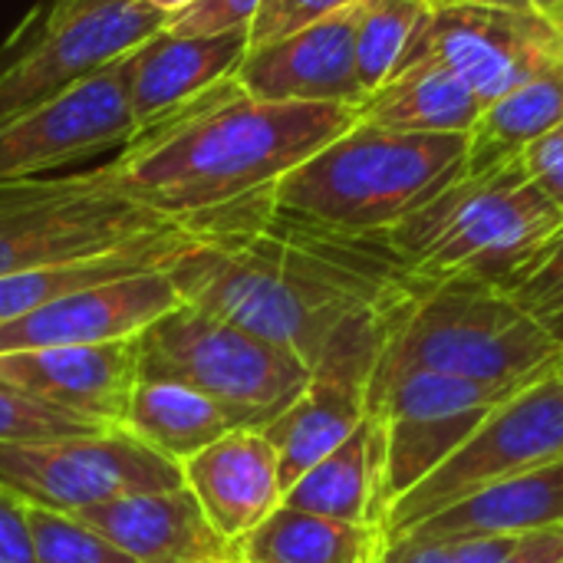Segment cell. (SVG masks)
<instances>
[{"label":"cell","mask_w":563,"mask_h":563,"mask_svg":"<svg viewBox=\"0 0 563 563\" xmlns=\"http://www.w3.org/2000/svg\"><path fill=\"white\" fill-rule=\"evenodd\" d=\"M383 310L353 317L310 366L307 389L264 435L277 449L284 492L323 462L369 416V383L383 340Z\"/></svg>","instance_id":"cell-13"},{"label":"cell","mask_w":563,"mask_h":563,"mask_svg":"<svg viewBox=\"0 0 563 563\" xmlns=\"http://www.w3.org/2000/svg\"><path fill=\"white\" fill-rule=\"evenodd\" d=\"M561 234L563 211L515 158L465 168L383 238L416 280L482 284L511 294Z\"/></svg>","instance_id":"cell-3"},{"label":"cell","mask_w":563,"mask_h":563,"mask_svg":"<svg viewBox=\"0 0 563 563\" xmlns=\"http://www.w3.org/2000/svg\"><path fill=\"white\" fill-rule=\"evenodd\" d=\"M521 168L563 211V122L521 152Z\"/></svg>","instance_id":"cell-35"},{"label":"cell","mask_w":563,"mask_h":563,"mask_svg":"<svg viewBox=\"0 0 563 563\" xmlns=\"http://www.w3.org/2000/svg\"><path fill=\"white\" fill-rule=\"evenodd\" d=\"M195 244L168 267L201 307L313 366L360 313L389 307L416 277L386 238L340 234L274 205V188L191 214Z\"/></svg>","instance_id":"cell-1"},{"label":"cell","mask_w":563,"mask_h":563,"mask_svg":"<svg viewBox=\"0 0 563 563\" xmlns=\"http://www.w3.org/2000/svg\"><path fill=\"white\" fill-rule=\"evenodd\" d=\"M185 488L198 498L214 531L238 544L284 505L280 459L264 429H234L181 465Z\"/></svg>","instance_id":"cell-18"},{"label":"cell","mask_w":563,"mask_h":563,"mask_svg":"<svg viewBox=\"0 0 563 563\" xmlns=\"http://www.w3.org/2000/svg\"><path fill=\"white\" fill-rule=\"evenodd\" d=\"M122 429L152 452L172 459L175 465H185L241 426L228 409L185 383L139 379Z\"/></svg>","instance_id":"cell-25"},{"label":"cell","mask_w":563,"mask_h":563,"mask_svg":"<svg viewBox=\"0 0 563 563\" xmlns=\"http://www.w3.org/2000/svg\"><path fill=\"white\" fill-rule=\"evenodd\" d=\"M383 531L280 505L241 544V563H376Z\"/></svg>","instance_id":"cell-26"},{"label":"cell","mask_w":563,"mask_h":563,"mask_svg":"<svg viewBox=\"0 0 563 563\" xmlns=\"http://www.w3.org/2000/svg\"><path fill=\"white\" fill-rule=\"evenodd\" d=\"M498 563H563V525L515 538Z\"/></svg>","instance_id":"cell-37"},{"label":"cell","mask_w":563,"mask_h":563,"mask_svg":"<svg viewBox=\"0 0 563 563\" xmlns=\"http://www.w3.org/2000/svg\"><path fill=\"white\" fill-rule=\"evenodd\" d=\"M356 125L360 106L261 102L228 76L201 99L142 125L99 168L122 195L168 218H191L274 188Z\"/></svg>","instance_id":"cell-2"},{"label":"cell","mask_w":563,"mask_h":563,"mask_svg":"<svg viewBox=\"0 0 563 563\" xmlns=\"http://www.w3.org/2000/svg\"><path fill=\"white\" fill-rule=\"evenodd\" d=\"M208 563H241V561H208Z\"/></svg>","instance_id":"cell-41"},{"label":"cell","mask_w":563,"mask_h":563,"mask_svg":"<svg viewBox=\"0 0 563 563\" xmlns=\"http://www.w3.org/2000/svg\"><path fill=\"white\" fill-rule=\"evenodd\" d=\"M360 0H261L251 26H247V53L280 43Z\"/></svg>","instance_id":"cell-33"},{"label":"cell","mask_w":563,"mask_h":563,"mask_svg":"<svg viewBox=\"0 0 563 563\" xmlns=\"http://www.w3.org/2000/svg\"><path fill=\"white\" fill-rule=\"evenodd\" d=\"M482 112L485 102L465 79L435 59H416L393 82L366 96L360 122L409 135H459L472 132Z\"/></svg>","instance_id":"cell-24"},{"label":"cell","mask_w":563,"mask_h":563,"mask_svg":"<svg viewBox=\"0 0 563 563\" xmlns=\"http://www.w3.org/2000/svg\"><path fill=\"white\" fill-rule=\"evenodd\" d=\"M181 303L185 300L168 271L122 277L0 323V353L135 340Z\"/></svg>","instance_id":"cell-15"},{"label":"cell","mask_w":563,"mask_h":563,"mask_svg":"<svg viewBox=\"0 0 563 563\" xmlns=\"http://www.w3.org/2000/svg\"><path fill=\"white\" fill-rule=\"evenodd\" d=\"M521 383H488L445 373H406L369 389V412L383 426V501L389 508L429 478ZM386 521V518H383Z\"/></svg>","instance_id":"cell-11"},{"label":"cell","mask_w":563,"mask_h":563,"mask_svg":"<svg viewBox=\"0 0 563 563\" xmlns=\"http://www.w3.org/2000/svg\"><path fill=\"white\" fill-rule=\"evenodd\" d=\"M145 0H49L0 53V129L162 33Z\"/></svg>","instance_id":"cell-8"},{"label":"cell","mask_w":563,"mask_h":563,"mask_svg":"<svg viewBox=\"0 0 563 563\" xmlns=\"http://www.w3.org/2000/svg\"><path fill=\"white\" fill-rule=\"evenodd\" d=\"M492 3H508V7H521L531 10L544 20H551L558 30H563V0H492Z\"/></svg>","instance_id":"cell-38"},{"label":"cell","mask_w":563,"mask_h":563,"mask_svg":"<svg viewBox=\"0 0 563 563\" xmlns=\"http://www.w3.org/2000/svg\"><path fill=\"white\" fill-rule=\"evenodd\" d=\"M360 3L307 26L280 43L251 49L234 73L241 89L261 102L363 106L366 92L356 76Z\"/></svg>","instance_id":"cell-17"},{"label":"cell","mask_w":563,"mask_h":563,"mask_svg":"<svg viewBox=\"0 0 563 563\" xmlns=\"http://www.w3.org/2000/svg\"><path fill=\"white\" fill-rule=\"evenodd\" d=\"M563 525V462L475 492L406 534L422 538H521ZM402 538V534H399Z\"/></svg>","instance_id":"cell-23"},{"label":"cell","mask_w":563,"mask_h":563,"mask_svg":"<svg viewBox=\"0 0 563 563\" xmlns=\"http://www.w3.org/2000/svg\"><path fill=\"white\" fill-rule=\"evenodd\" d=\"M515 538H422L402 534L379 548L376 563H498Z\"/></svg>","instance_id":"cell-31"},{"label":"cell","mask_w":563,"mask_h":563,"mask_svg":"<svg viewBox=\"0 0 563 563\" xmlns=\"http://www.w3.org/2000/svg\"><path fill=\"white\" fill-rule=\"evenodd\" d=\"M145 3H152L155 10H162L165 16H172V13H178V10H185L188 3H195V0H145Z\"/></svg>","instance_id":"cell-39"},{"label":"cell","mask_w":563,"mask_h":563,"mask_svg":"<svg viewBox=\"0 0 563 563\" xmlns=\"http://www.w3.org/2000/svg\"><path fill=\"white\" fill-rule=\"evenodd\" d=\"M139 366L142 379H172L205 393L241 429H267L310 383L303 360L191 303L139 336Z\"/></svg>","instance_id":"cell-6"},{"label":"cell","mask_w":563,"mask_h":563,"mask_svg":"<svg viewBox=\"0 0 563 563\" xmlns=\"http://www.w3.org/2000/svg\"><path fill=\"white\" fill-rule=\"evenodd\" d=\"M432 7L412 63H442L485 106L563 66V30L531 10L492 0H432Z\"/></svg>","instance_id":"cell-12"},{"label":"cell","mask_w":563,"mask_h":563,"mask_svg":"<svg viewBox=\"0 0 563 563\" xmlns=\"http://www.w3.org/2000/svg\"><path fill=\"white\" fill-rule=\"evenodd\" d=\"M76 518L135 563L238 561V551L214 531L198 498L185 485L125 495L86 508Z\"/></svg>","instance_id":"cell-19"},{"label":"cell","mask_w":563,"mask_h":563,"mask_svg":"<svg viewBox=\"0 0 563 563\" xmlns=\"http://www.w3.org/2000/svg\"><path fill=\"white\" fill-rule=\"evenodd\" d=\"M106 426L66 416L0 379V442H33V439H59L99 432Z\"/></svg>","instance_id":"cell-30"},{"label":"cell","mask_w":563,"mask_h":563,"mask_svg":"<svg viewBox=\"0 0 563 563\" xmlns=\"http://www.w3.org/2000/svg\"><path fill=\"white\" fill-rule=\"evenodd\" d=\"M261 0H195L172 13L165 33L172 36H218L231 30H247Z\"/></svg>","instance_id":"cell-34"},{"label":"cell","mask_w":563,"mask_h":563,"mask_svg":"<svg viewBox=\"0 0 563 563\" xmlns=\"http://www.w3.org/2000/svg\"><path fill=\"white\" fill-rule=\"evenodd\" d=\"M132 135L129 56H122L0 129V181L53 175L63 165L122 148Z\"/></svg>","instance_id":"cell-14"},{"label":"cell","mask_w":563,"mask_h":563,"mask_svg":"<svg viewBox=\"0 0 563 563\" xmlns=\"http://www.w3.org/2000/svg\"><path fill=\"white\" fill-rule=\"evenodd\" d=\"M0 379L66 416L122 426L142 379L139 336L96 346H43L0 353Z\"/></svg>","instance_id":"cell-16"},{"label":"cell","mask_w":563,"mask_h":563,"mask_svg":"<svg viewBox=\"0 0 563 563\" xmlns=\"http://www.w3.org/2000/svg\"><path fill=\"white\" fill-rule=\"evenodd\" d=\"M558 376H561V383H563V356H561V366H558Z\"/></svg>","instance_id":"cell-40"},{"label":"cell","mask_w":563,"mask_h":563,"mask_svg":"<svg viewBox=\"0 0 563 563\" xmlns=\"http://www.w3.org/2000/svg\"><path fill=\"white\" fill-rule=\"evenodd\" d=\"M36 563H135L76 515L26 505Z\"/></svg>","instance_id":"cell-29"},{"label":"cell","mask_w":563,"mask_h":563,"mask_svg":"<svg viewBox=\"0 0 563 563\" xmlns=\"http://www.w3.org/2000/svg\"><path fill=\"white\" fill-rule=\"evenodd\" d=\"M178 221L112 188L99 165L0 181V280L99 254Z\"/></svg>","instance_id":"cell-7"},{"label":"cell","mask_w":563,"mask_h":563,"mask_svg":"<svg viewBox=\"0 0 563 563\" xmlns=\"http://www.w3.org/2000/svg\"><path fill=\"white\" fill-rule=\"evenodd\" d=\"M247 56V30L218 36L155 33L129 53V102L135 132L172 109L201 99L218 82L238 73Z\"/></svg>","instance_id":"cell-20"},{"label":"cell","mask_w":563,"mask_h":563,"mask_svg":"<svg viewBox=\"0 0 563 563\" xmlns=\"http://www.w3.org/2000/svg\"><path fill=\"white\" fill-rule=\"evenodd\" d=\"M563 350L501 290L412 280L383 310L369 389L406 373L531 386L558 373Z\"/></svg>","instance_id":"cell-4"},{"label":"cell","mask_w":563,"mask_h":563,"mask_svg":"<svg viewBox=\"0 0 563 563\" xmlns=\"http://www.w3.org/2000/svg\"><path fill=\"white\" fill-rule=\"evenodd\" d=\"M468 168V132L409 135L356 125L274 185V205L300 221L383 238Z\"/></svg>","instance_id":"cell-5"},{"label":"cell","mask_w":563,"mask_h":563,"mask_svg":"<svg viewBox=\"0 0 563 563\" xmlns=\"http://www.w3.org/2000/svg\"><path fill=\"white\" fill-rule=\"evenodd\" d=\"M554 462H563V383L558 373L511 396L429 478L406 492L383 521V541L412 531L475 492Z\"/></svg>","instance_id":"cell-9"},{"label":"cell","mask_w":563,"mask_h":563,"mask_svg":"<svg viewBox=\"0 0 563 563\" xmlns=\"http://www.w3.org/2000/svg\"><path fill=\"white\" fill-rule=\"evenodd\" d=\"M508 297L563 350V234Z\"/></svg>","instance_id":"cell-32"},{"label":"cell","mask_w":563,"mask_h":563,"mask_svg":"<svg viewBox=\"0 0 563 563\" xmlns=\"http://www.w3.org/2000/svg\"><path fill=\"white\" fill-rule=\"evenodd\" d=\"M0 563H36L26 501L0 488Z\"/></svg>","instance_id":"cell-36"},{"label":"cell","mask_w":563,"mask_h":563,"mask_svg":"<svg viewBox=\"0 0 563 563\" xmlns=\"http://www.w3.org/2000/svg\"><path fill=\"white\" fill-rule=\"evenodd\" d=\"M181 485V465L152 452L122 426L59 439L0 442V488L26 505L63 515Z\"/></svg>","instance_id":"cell-10"},{"label":"cell","mask_w":563,"mask_h":563,"mask_svg":"<svg viewBox=\"0 0 563 563\" xmlns=\"http://www.w3.org/2000/svg\"><path fill=\"white\" fill-rule=\"evenodd\" d=\"M563 122V66L518 86L485 106L468 132V168L515 162L521 152Z\"/></svg>","instance_id":"cell-27"},{"label":"cell","mask_w":563,"mask_h":563,"mask_svg":"<svg viewBox=\"0 0 563 563\" xmlns=\"http://www.w3.org/2000/svg\"><path fill=\"white\" fill-rule=\"evenodd\" d=\"M195 238H198L195 228L188 224V218H181L178 224H172L165 231L142 234L119 247H109V251H99L89 257H73V261L40 267L30 274L3 277L0 280V323L16 320L43 303L73 297V294L99 287V284H112L122 277L148 274V271H168L195 244Z\"/></svg>","instance_id":"cell-21"},{"label":"cell","mask_w":563,"mask_h":563,"mask_svg":"<svg viewBox=\"0 0 563 563\" xmlns=\"http://www.w3.org/2000/svg\"><path fill=\"white\" fill-rule=\"evenodd\" d=\"M383 462H386L383 426L369 412L353 429L350 439H343L323 462H317L307 475H300L284 492V505L320 518L383 531V518H386Z\"/></svg>","instance_id":"cell-22"},{"label":"cell","mask_w":563,"mask_h":563,"mask_svg":"<svg viewBox=\"0 0 563 563\" xmlns=\"http://www.w3.org/2000/svg\"><path fill=\"white\" fill-rule=\"evenodd\" d=\"M432 0H363L356 23V76L366 96L393 82L416 56L429 23Z\"/></svg>","instance_id":"cell-28"}]
</instances>
